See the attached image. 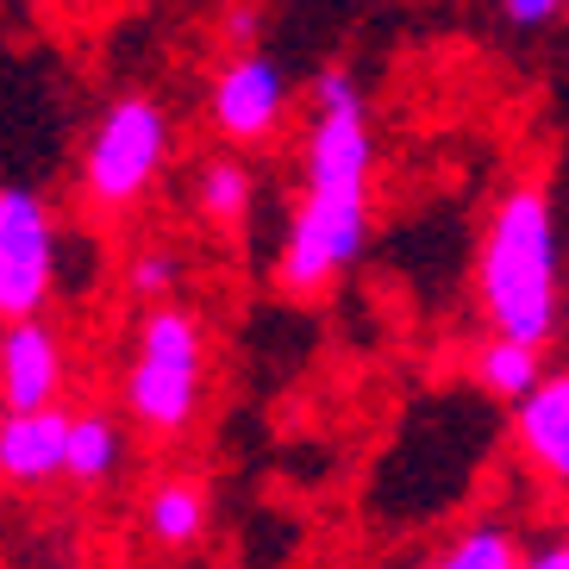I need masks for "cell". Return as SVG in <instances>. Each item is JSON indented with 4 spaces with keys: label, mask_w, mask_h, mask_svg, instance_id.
<instances>
[{
    "label": "cell",
    "mask_w": 569,
    "mask_h": 569,
    "mask_svg": "<svg viewBox=\"0 0 569 569\" xmlns=\"http://www.w3.org/2000/svg\"><path fill=\"white\" fill-rule=\"evenodd\" d=\"M313 126L301 151V201L282 232L276 282L288 295H326L369 244V176H376V132L369 94L345 63L313 76Z\"/></svg>",
    "instance_id": "obj_1"
},
{
    "label": "cell",
    "mask_w": 569,
    "mask_h": 569,
    "mask_svg": "<svg viewBox=\"0 0 569 569\" xmlns=\"http://www.w3.org/2000/svg\"><path fill=\"white\" fill-rule=\"evenodd\" d=\"M476 295L501 338L551 345L563 319V244H557V207L538 182H513L488 207L482 251H476Z\"/></svg>",
    "instance_id": "obj_2"
},
{
    "label": "cell",
    "mask_w": 569,
    "mask_h": 569,
    "mask_svg": "<svg viewBox=\"0 0 569 569\" xmlns=\"http://www.w3.org/2000/svg\"><path fill=\"white\" fill-rule=\"evenodd\" d=\"M207 388V338L201 319L176 301L144 307L132 338V369H126V407L144 432L176 438L194 426Z\"/></svg>",
    "instance_id": "obj_3"
},
{
    "label": "cell",
    "mask_w": 569,
    "mask_h": 569,
    "mask_svg": "<svg viewBox=\"0 0 569 569\" xmlns=\"http://www.w3.org/2000/svg\"><path fill=\"white\" fill-rule=\"evenodd\" d=\"M169 107L157 94H119V101L101 107L94 132L82 144V194L101 213H126L157 188L169 163Z\"/></svg>",
    "instance_id": "obj_4"
},
{
    "label": "cell",
    "mask_w": 569,
    "mask_h": 569,
    "mask_svg": "<svg viewBox=\"0 0 569 569\" xmlns=\"http://www.w3.org/2000/svg\"><path fill=\"white\" fill-rule=\"evenodd\" d=\"M57 288V213L26 182H0V326L38 319Z\"/></svg>",
    "instance_id": "obj_5"
},
{
    "label": "cell",
    "mask_w": 569,
    "mask_h": 569,
    "mask_svg": "<svg viewBox=\"0 0 569 569\" xmlns=\"http://www.w3.org/2000/svg\"><path fill=\"white\" fill-rule=\"evenodd\" d=\"M288 113V76L282 63L257 44L232 51L219 63L213 88H207V119L226 144H263Z\"/></svg>",
    "instance_id": "obj_6"
},
{
    "label": "cell",
    "mask_w": 569,
    "mask_h": 569,
    "mask_svg": "<svg viewBox=\"0 0 569 569\" xmlns=\"http://www.w3.org/2000/svg\"><path fill=\"white\" fill-rule=\"evenodd\" d=\"M63 388V338L44 313L38 319H13L0 332V407L7 413H38L57 407Z\"/></svg>",
    "instance_id": "obj_7"
},
{
    "label": "cell",
    "mask_w": 569,
    "mask_h": 569,
    "mask_svg": "<svg viewBox=\"0 0 569 569\" xmlns=\"http://www.w3.org/2000/svg\"><path fill=\"white\" fill-rule=\"evenodd\" d=\"M513 438L545 482L569 488V369H545L526 401H513Z\"/></svg>",
    "instance_id": "obj_8"
},
{
    "label": "cell",
    "mask_w": 569,
    "mask_h": 569,
    "mask_svg": "<svg viewBox=\"0 0 569 569\" xmlns=\"http://www.w3.org/2000/svg\"><path fill=\"white\" fill-rule=\"evenodd\" d=\"M69 457V413L63 407H38V413H7L0 419V476L19 488H38L63 476Z\"/></svg>",
    "instance_id": "obj_9"
},
{
    "label": "cell",
    "mask_w": 569,
    "mask_h": 569,
    "mask_svg": "<svg viewBox=\"0 0 569 569\" xmlns=\"http://www.w3.org/2000/svg\"><path fill=\"white\" fill-rule=\"evenodd\" d=\"M126 463V432H119L107 413H69V457H63V476L82 488H101L113 482V469Z\"/></svg>",
    "instance_id": "obj_10"
},
{
    "label": "cell",
    "mask_w": 569,
    "mask_h": 569,
    "mask_svg": "<svg viewBox=\"0 0 569 569\" xmlns=\"http://www.w3.org/2000/svg\"><path fill=\"white\" fill-rule=\"evenodd\" d=\"M538 376H545V357H538V345H519V338H488L482 351H476V382L495 395V401H526L538 388Z\"/></svg>",
    "instance_id": "obj_11"
},
{
    "label": "cell",
    "mask_w": 569,
    "mask_h": 569,
    "mask_svg": "<svg viewBox=\"0 0 569 569\" xmlns=\"http://www.w3.org/2000/svg\"><path fill=\"white\" fill-rule=\"evenodd\" d=\"M251 201H257V182L238 157H213V163L194 176V207H201L213 226H244V219H251Z\"/></svg>",
    "instance_id": "obj_12"
},
{
    "label": "cell",
    "mask_w": 569,
    "mask_h": 569,
    "mask_svg": "<svg viewBox=\"0 0 569 569\" xmlns=\"http://www.w3.org/2000/svg\"><path fill=\"white\" fill-rule=\"evenodd\" d=\"M144 526H151V538L163 551H182V545H194L201 526H207V495L194 482H163L151 495V507H144Z\"/></svg>",
    "instance_id": "obj_13"
},
{
    "label": "cell",
    "mask_w": 569,
    "mask_h": 569,
    "mask_svg": "<svg viewBox=\"0 0 569 569\" xmlns=\"http://www.w3.org/2000/svg\"><path fill=\"white\" fill-rule=\"evenodd\" d=\"M432 569H526V557H519V538L507 532L501 519H482L463 538H451L432 557Z\"/></svg>",
    "instance_id": "obj_14"
},
{
    "label": "cell",
    "mask_w": 569,
    "mask_h": 569,
    "mask_svg": "<svg viewBox=\"0 0 569 569\" xmlns=\"http://www.w3.org/2000/svg\"><path fill=\"white\" fill-rule=\"evenodd\" d=\"M126 282H132V295H138L144 307H157V301H169V295L182 288V257L163 251V244H151V251H138V257H132Z\"/></svg>",
    "instance_id": "obj_15"
},
{
    "label": "cell",
    "mask_w": 569,
    "mask_h": 569,
    "mask_svg": "<svg viewBox=\"0 0 569 569\" xmlns=\"http://www.w3.org/2000/svg\"><path fill=\"white\" fill-rule=\"evenodd\" d=\"M557 13H563V0H501V19L513 32H545Z\"/></svg>",
    "instance_id": "obj_16"
},
{
    "label": "cell",
    "mask_w": 569,
    "mask_h": 569,
    "mask_svg": "<svg viewBox=\"0 0 569 569\" xmlns=\"http://www.w3.org/2000/svg\"><path fill=\"white\" fill-rule=\"evenodd\" d=\"M526 569H569V532L563 538H545V545L526 557Z\"/></svg>",
    "instance_id": "obj_17"
}]
</instances>
